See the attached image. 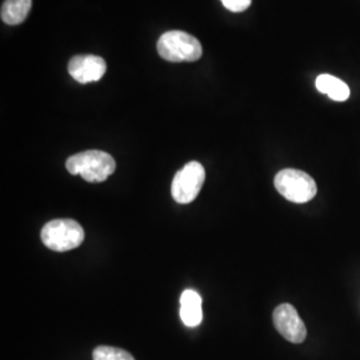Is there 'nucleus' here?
Here are the masks:
<instances>
[{"label": "nucleus", "instance_id": "7", "mask_svg": "<svg viewBox=\"0 0 360 360\" xmlns=\"http://www.w3.org/2000/svg\"><path fill=\"white\" fill-rule=\"evenodd\" d=\"M105 60L95 55H77L68 63L70 75L82 84L101 80L105 74Z\"/></svg>", "mask_w": 360, "mask_h": 360}, {"label": "nucleus", "instance_id": "4", "mask_svg": "<svg viewBox=\"0 0 360 360\" xmlns=\"http://www.w3.org/2000/svg\"><path fill=\"white\" fill-rule=\"evenodd\" d=\"M275 187L278 193L292 203H307L315 198L318 187L307 172L285 168L276 174Z\"/></svg>", "mask_w": 360, "mask_h": 360}, {"label": "nucleus", "instance_id": "12", "mask_svg": "<svg viewBox=\"0 0 360 360\" xmlns=\"http://www.w3.org/2000/svg\"><path fill=\"white\" fill-rule=\"evenodd\" d=\"M220 1L231 13H243L252 3V0H220Z\"/></svg>", "mask_w": 360, "mask_h": 360}, {"label": "nucleus", "instance_id": "5", "mask_svg": "<svg viewBox=\"0 0 360 360\" xmlns=\"http://www.w3.org/2000/svg\"><path fill=\"white\" fill-rule=\"evenodd\" d=\"M206 180V171L199 162H190L176 172L172 180L171 193L175 202L188 205L193 202L200 193Z\"/></svg>", "mask_w": 360, "mask_h": 360}, {"label": "nucleus", "instance_id": "10", "mask_svg": "<svg viewBox=\"0 0 360 360\" xmlns=\"http://www.w3.org/2000/svg\"><path fill=\"white\" fill-rule=\"evenodd\" d=\"M32 6V0H6L1 6V20L6 25L16 26L26 20Z\"/></svg>", "mask_w": 360, "mask_h": 360}, {"label": "nucleus", "instance_id": "6", "mask_svg": "<svg viewBox=\"0 0 360 360\" xmlns=\"http://www.w3.org/2000/svg\"><path fill=\"white\" fill-rule=\"evenodd\" d=\"M272 319H274V324H275V328L278 330V333L288 342L300 345L306 340V338H307L306 324L300 319L294 306H291L288 303H283V304L278 306L274 311Z\"/></svg>", "mask_w": 360, "mask_h": 360}, {"label": "nucleus", "instance_id": "11", "mask_svg": "<svg viewBox=\"0 0 360 360\" xmlns=\"http://www.w3.org/2000/svg\"><path fill=\"white\" fill-rule=\"evenodd\" d=\"M94 360H135L134 356L122 348L99 346L94 349Z\"/></svg>", "mask_w": 360, "mask_h": 360}, {"label": "nucleus", "instance_id": "2", "mask_svg": "<svg viewBox=\"0 0 360 360\" xmlns=\"http://www.w3.org/2000/svg\"><path fill=\"white\" fill-rule=\"evenodd\" d=\"M159 55L172 63L196 62L202 58L203 49L198 39L183 31H168L158 41Z\"/></svg>", "mask_w": 360, "mask_h": 360}, {"label": "nucleus", "instance_id": "8", "mask_svg": "<svg viewBox=\"0 0 360 360\" xmlns=\"http://www.w3.org/2000/svg\"><path fill=\"white\" fill-rule=\"evenodd\" d=\"M180 318L187 327H198L203 321L202 296L193 290H186L180 296Z\"/></svg>", "mask_w": 360, "mask_h": 360}, {"label": "nucleus", "instance_id": "1", "mask_svg": "<svg viewBox=\"0 0 360 360\" xmlns=\"http://www.w3.org/2000/svg\"><path fill=\"white\" fill-rule=\"evenodd\" d=\"M71 175H80L86 181H104L115 172V159L104 151L90 150L72 155L65 162Z\"/></svg>", "mask_w": 360, "mask_h": 360}, {"label": "nucleus", "instance_id": "3", "mask_svg": "<svg viewBox=\"0 0 360 360\" xmlns=\"http://www.w3.org/2000/svg\"><path fill=\"white\" fill-rule=\"evenodd\" d=\"M40 236L47 248L56 252H65L83 243L84 230L72 219H56L43 227Z\"/></svg>", "mask_w": 360, "mask_h": 360}, {"label": "nucleus", "instance_id": "9", "mask_svg": "<svg viewBox=\"0 0 360 360\" xmlns=\"http://www.w3.org/2000/svg\"><path fill=\"white\" fill-rule=\"evenodd\" d=\"M315 86L319 92L330 96L335 102H345L349 98V87L342 79L330 74H322L316 77Z\"/></svg>", "mask_w": 360, "mask_h": 360}]
</instances>
